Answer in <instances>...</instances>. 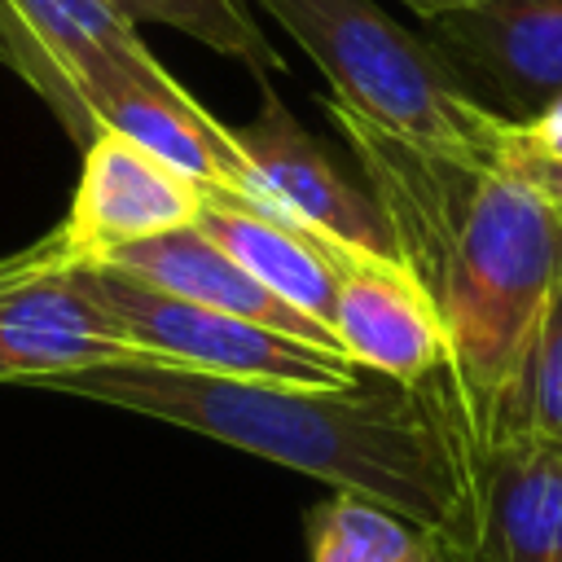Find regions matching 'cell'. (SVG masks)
<instances>
[{
  "label": "cell",
  "instance_id": "cell-1",
  "mask_svg": "<svg viewBox=\"0 0 562 562\" xmlns=\"http://www.w3.org/2000/svg\"><path fill=\"white\" fill-rule=\"evenodd\" d=\"M325 110L364 171L395 259L443 325V369L422 386L474 483L479 461L514 439L527 342L562 268V220L501 162L404 140L334 97Z\"/></svg>",
  "mask_w": 562,
  "mask_h": 562
},
{
  "label": "cell",
  "instance_id": "cell-2",
  "mask_svg": "<svg viewBox=\"0 0 562 562\" xmlns=\"http://www.w3.org/2000/svg\"><path fill=\"white\" fill-rule=\"evenodd\" d=\"M44 386L303 470L435 536L457 540L465 527L470 470L422 382L364 373L347 386H285L158 360H114Z\"/></svg>",
  "mask_w": 562,
  "mask_h": 562
},
{
  "label": "cell",
  "instance_id": "cell-3",
  "mask_svg": "<svg viewBox=\"0 0 562 562\" xmlns=\"http://www.w3.org/2000/svg\"><path fill=\"white\" fill-rule=\"evenodd\" d=\"M281 22V31L329 79L334 101L351 114L465 158L496 162L509 119L479 105L443 57L404 31L378 0H246Z\"/></svg>",
  "mask_w": 562,
  "mask_h": 562
},
{
  "label": "cell",
  "instance_id": "cell-4",
  "mask_svg": "<svg viewBox=\"0 0 562 562\" xmlns=\"http://www.w3.org/2000/svg\"><path fill=\"white\" fill-rule=\"evenodd\" d=\"M79 272H83V285L97 294V303L136 342L140 360L184 364V369L220 373V378L285 382V386H347L369 373L342 351H325L281 329L176 299L119 268L79 263Z\"/></svg>",
  "mask_w": 562,
  "mask_h": 562
},
{
  "label": "cell",
  "instance_id": "cell-5",
  "mask_svg": "<svg viewBox=\"0 0 562 562\" xmlns=\"http://www.w3.org/2000/svg\"><path fill=\"white\" fill-rule=\"evenodd\" d=\"M0 66H9L83 149L101 136L110 92L167 66L105 0H0Z\"/></svg>",
  "mask_w": 562,
  "mask_h": 562
},
{
  "label": "cell",
  "instance_id": "cell-6",
  "mask_svg": "<svg viewBox=\"0 0 562 562\" xmlns=\"http://www.w3.org/2000/svg\"><path fill=\"white\" fill-rule=\"evenodd\" d=\"M114 360H140V351L53 233L0 259V382L44 386Z\"/></svg>",
  "mask_w": 562,
  "mask_h": 562
},
{
  "label": "cell",
  "instance_id": "cell-7",
  "mask_svg": "<svg viewBox=\"0 0 562 562\" xmlns=\"http://www.w3.org/2000/svg\"><path fill=\"white\" fill-rule=\"evenodd\" d=\"M461 88L509 123L562 101V0H474L422 22Z\"/></svg>",
  "mask_w": 562,
  "mask_h": 562
},
{
  "label": "cell",
  "instance_id": "cell-8",
  "mask_svg": "<svg viewBox=\"0 0 562 562\" xmlns=\"http://www.w3.org/2000/svg\"><path fill=\"white\" fill-rule=\"evenodd\" d=\"M255 79H259V110L250 123L233 127V136L259 180L263 211L294 220L329 241L360 246L373 255H395L369 189L351 184L338 171V162L321 149V140L285 110L268 75H255Z\"/></svg>",
  "mask_w": 562,
  "mask_h": 562
},
{
  "label": "cell",
  "instance_id": "cell-9",
  "mask_svg": "<svg viewBox=\"0 0 562 562\" xmlns=\"http://www.w3.org/2000/svg\"><path fill=\"white\" fill-rule=\"evenodd\" d=\"M202 189L119 132H101L83 149V176L66 220L53 228L79 263H101L110 250L193 224Z\"/></svg>",
  "mask_w": 562,
  "mask_h": 562
},
{
  "label": "cell",
  "instance_id": "cell-10",
  "mask_svg": "<svg viewBox=\"0 0 562 562\" xmlns=\"http://www.w3.org/2000/svg\"><path fill=\"white\" fill-rule=\"evenodd\" d=\"M334 255V338L369 373L395 382H426L443 369V325L395 255L329 241Z\"/></svg>",
  "mask_w": 562,
  "mask_h": 562
},
{
  "label": "cell",
  "instance_id": "cell-11",
  "mask_svg": "<svg viewBox=\"0 0 562 562\" xmlns=\"http://www.w3.org/2000/svg\"><path fill=\"white\" fill-rule=\"evenodd\" d=\"M452 544L465 562H562V443L518 435L487 452Z\"/></svg>",
  "mask_w": 562,
  "mask_h": 562
},
{
  "label": "cell",
  "instance_id": "cell-12",
  "mask_svg": "<svg viewBox=\"0 0 562 562\" xmlns=\"http://www.w3.org/2000/svg\"><path fill=\"white\" fill-rule=\"evenodd\" d=\"M97 132H119L140 149H149L154 158H162L167 167H176L180 176H189L198 189L224 193L263 211L259 180L233 127H224L206 105H198L176 83L171 70L110 92L97 110Z\"/></svg>",
  "mask_w": 562,
  "mask_h": 562
},
{
  "label": "cell",
  "instance_id": "cell-13",
  "mask_svg": "<svg viewBox=\"0 0 562 562\" xmlns=\"http://www.w3.org/2000/svg\"><path fill=\"white\" fill-rule=\"evenodd\" d=\"M101 263L105 268H119V272L154 285V290H167L176 299H189V303H202V307H215V312H228V316H241V321L281 329V334L303 338V342L325 347V351H342L329 325L294 312L285 299H277L268 285H259L198 224H184V228H171V233L132 241V246H119Z\"/></svg>",
  "mask_w": 562,
  "mask_h": 562
},
{
  "label": "cell",
  "instance_id": "cell-14",
  "mask_svg": "<svg viewBox=\"0 0 562 562\" xmlns=\"http://www.w3.org/2000/svg\"><path fill=\"white\" fill-rule=\"evenodd\" d=\"M228 259H237L259 285H268L277 299H285L294 312L329 325L334 321V255H329V237L268 215L250 202L224 198V193H206L202 189V211L193 220ZM334 329V325H329Z\"/></svg>",
  "mask_w": 562,
  "mask_h": 562
},
{
  "label": "cell",
  "instance_id": "cell-15",
  "mask_svg": "<svg viewBox=\"0 0 562 562\" xmlns=\"http://www.w3.org/2000/svg\"><path fill=\"white\" fill-rule=\"evenodd\" d=\"M439 536L351 492H334L307 514L312 562H435Z\"/></svg>",
  "mask_w": 562,
  "mask_h": 562
},
{
  "label": "cell",
  "instance_id": "cell-16",
  "mask_svg": "<svg viewBox=\"0 0 562 562\" xmlns=\"http://www.w3.org/2000/svg\"><path fill=\"white\" fill-rule=\"evenodd\" d=\"M105 4H114L132 26H140V22L176 26L189 40L206 44L220 57L241 61L255 75L285 70L281 53L263 35V26L255 22L246 0H105Z\"/></svg>",
  "mask_w": 562,
  "mask_h": 562
},
{
  "label": "cell",
  "instance_id": "cell-17",
  "mask_svg": "<svg viewBox=\"0 0 562 562\" xmlns=\"http://www.w3.org/2000/svg\"><path fill=\"white\" fill-rule=\"evenodd\" d=\"M518 435L562 443V268L544 290V303L536 312V329L527 342L518 408H514V439Z\"/></svg>",
  "mask_w": 562,
  "mask_h": 562
},
{
  "label": "cell",
  "instance_id": "cell-18",
  "mask_svg": "<svg viewBox=\"0 0 562 562\" xmlns=\"http://www.w3.org/2000/svg\"><path fill=\"white\" fill-rule=\"evenodd\" d=\"M496 162H501L505 171H514L518 180H527V184L540 193V202L562 220V162H553V158H544V154L527 149L514 123L505 127V140H501Z\"/></svg>",
  "mask_w": 562,
  "mask_h": 562
},
{
  "label": "cell",
  "instance_id": "cell-19",
  "mask_svg": "<svg viewBox=\"0 0 562 562\" xmlns=\"http://www.w3.org/2000/svg\"><path fill=\"white\" fill-rule=\"evenodd\" d=\"M514 127H518V136H522L527 149H536V154L562 162V101H553V105H549L544 114H536L531 123H514Z\"/></svg>",
  "mask_w": 562,
  "mask_h": 562
},
{
  "label": "cell",
  "instance_id": "cell-20",
  "mask_svg": "<svg viewBox=\"0 0 562 562\" xmlns=\"http://www.w3.org/2000/svg\"><path fill=\"white\" fill-rule=\"evenodd\" d=\"M400 4L426 22V18H439V13H448V9H461V4H474V0H400Z\"/></svg>",
  "mask_w": 562,
  "mask_h": 562
},
{
  "label": "cell",
  "instance_id": "cell-21",
  "mask_svg": "<svg viewBox=\"0 0 562 562\" xmlns=\"http://www.w3.org/2000/svg\"><path fill=\"white\" fill-rule=\"evenodd\" d=\"M435 562H465V558H461V549H457L452 540H443V536H439V549H435Z\"/></svg>",
  "mask_w": 562,
  "mask_h": 562
}]
</instances>
